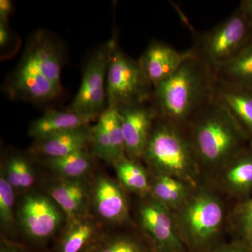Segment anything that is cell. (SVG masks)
I'll return each instance as SVG.
<instances>
[{
    "instance_id": "21",
    "label": "cell",
    "mask_w": 252,
    "mask_h": 252,
    "mask_svg": "<svg viewBox=\"0 0 252 252\" xmlns=\"http://www.w3.org/2000/svg\"><path fill=\"white\" fill-rule=\"evenodd\" d=\"M34 160V158L29 154L11 152L1 160L0 175L12 187L18 196L34 189L38 175Z\"/></svg>"
},
{
    "instance_id": "16",
    "label": "cell",
    "mask_w": 252,
    "mask_h": 252,
    "mask_svg": "<svg viewBox=\"0 0 252 252\" xmlns=\"http://www.w3.org/2000/svg\"><path fill=\"white\" fill-rule=\"evenodd\" d=\"M190 54V49L181 52L166 43L154 40L138 60L154 88L171 76Z\"/></svg>"
},
{
    "instance_id": "33",
    "label": "cell",
    "mask_w": 252,
    "mask_h": 252,
    "mask_svg": "<svg viewBox=\"0 0 252 252\" xmlns=\"http://www.w3.org/2000/svg\"><path fill=\"white\" fill-rule=\"evenodd\" d=\"M0 252H27L18 244L9 239L1 238Z\"/></svg>"
},
{
    "instance_id": "9",
    "label": "cell",
    "mask_w": 252,
    "mask_h": 252,
    "mask_svg": "<svg viewBox=\"0 0 252 252\" xmlns=\"http://www.w3.org/2000/svg\"><path fill=\"white\" fill-rule=\"evenodd\" d=\"M110 40L91 55L83 72L80 88L68 109L99 118L107 109V76Z\"/></svg>"
},
{
    "instance_id": "26",
    "label": "cell",
    "mask_w": 252,
    "mask_h": 252,
    "mask_svg": "<svg viewBox=\"0 0 252 252\" xmlns=\"http://www.w3.org/2000/svg\"><path fill=\"white\" fill-rule=\"evenodd\" d=\"M140 232L105 233L86 252H154Z\"/></svg>"
},
{
    "instance_id": "6",
    "label": "cell",
    "mask_w": 252,
    "mask_h": 252,
    "mask_svg": "<svg viewBox=\"0 0 252 252\" xmlns=\"http://www.w3.org/2000/svg\"><path fill=\"white\" fill-rule=\"evenodd\" d=\"M107 76V109L150 102L154 86L139 60L121 49L115 38L110 39Z\"/></svg>"
},
{
    "instance_id": "32",
    "label": "cell",
    "mask_w": 252,
    "mask_h": 252,
    "mask_svg": "<svg viewBox=\"0 0 252 252\" xmlns=\"http://www.w3.org/2000/svg\"><path fill=\"white\" fill-rule=\"evenodd\" d=\"M14 6L10 0L0 1V22L9 23V16L12 14Z\"/></svg>"
},
{
    "instance_id": "25",
    "label": "cell",
    "mask_w": 252,
    "mask_h": 252,
    "mask_svg": "<svg viewBox=\"0 0 252 252\" xmlns=\"http://www.w3.org/2000/svg\"><path fill=\"white\" fill-rule=\"evenodd\" d=\"M117 180L127 192L137 198L150 195V173L143 162L127 157L113 165Z\"/></svg>"
},
{
    "instance_id": "18",
    "label": "cell",
    "mask_w": 252,
    "mask_h": 252,
    "mask_svg": "<svg viewBox=\"0 0 252 252\" xmlns=\"http://www.w3.org/2000/svg\"><path fill=\"white\" fill-rule=\"evenodd\" d=\"M213 95L230 113L252 145V91L228 85L215 78Z\"/></svg>"
},
{
    "instance_id": "4",
    "label": "cell",
    "mask_w": 252,
    "mask_h": 252,
    "mask_svg": "<svg viewBox=\"0 0 252 252\" xmlns=\"http://www.w3.org/2000/svg\"><path fill=\"white\" fill-rule=\"evenodd\" d=\"M142 162L154 173L171 176L193 187L203 184L198 161L183 129L162 118L154 122Z\"/></svg>"
},
{
    "instance_id": "13",
    "label": "cell",
    "mask_w": 252,
    "mask_h": 252,
    "mask_svg": "<svg viewBox=\"0 0 252 252\" xmlns=\"http://www.w3.org/2000/svg\"><path fill=\"white\" fill-rule=\"evenodd\" d=\"M231 203L252 195V145L249 144L209 184Z\"/></svg>"
},
{
    "instance_id": "30",
    "label": "cell",
    "mask_w": 252,
    "mask_h": 252,
    "mask_svg": "<svg viewBox=\"0 0 252 252\" xmlns=\"http://www.w3.org/2000/svg\"><path fill=\"white\" fill-rule=\"evenodd\" d=\"M90 151L97 158L112 165V149L108 134L100 117L93 126Z\"/></svg>"
},
{
    "instance_id": "19",
    "label": "cell",
    "mask_w": 252,
    "mask_h": 252,
    "mask_svg": "<svg viewBox=\"0 0 252 252\" xmlns=\"http://www.w3.org/2000/svg\"><path fill=\"white\" fill-rule=\"evenodd\" d=\"M26 48L32 54L44 77L63 89L61 77L64 58L59 43L48 32L40 31L32 36Z\"/></svg>"
},
{
    "instance_id": "3",
    "label": "cell",
    "mask_w": 252,
    "mask_h": 252,
    "mask_svg": "<svg viewBox=\"0 0 252 252\" xmlns=\"http://www.w3.org/2000/svg\"><path fill=\"white\" fill-rule=\"evenodd\" d=\"M214 80L211 68L190 51L178 69L154 88L151 104L158 117L183 127L213 96Z\"/></svg>"
},
{
    "instance_id": "15",
    "label": "cell",
    "mask_w": 252,
    "mask_h": 252,
    "mask_svg": "<svg viewBox=\"0 0 252 252\" xmlns=\"http://www.w3.org/2000/svg\"><path fill=\"white\" fill-rule=\"evenodd\" d=\"M93 126L87 125L54 134L33 142L28 154L34 158L64 157L83 150H90Z\"/></svg>"
},
{
    "instance_id": "35",
    "label": "cell",
    "mask_w": 252,
    "mask_h": 252,
    "mask_svg": "<svg viewBox=\"0 0 252 252\" xmlns=\"http://www.w3.org/2000/svg\"><path fill=\"white\" fill-rule=\"evenodd\" d=\"M240 4L243 7L244 11H245V14H246L247 18H248L249 23H250L252 30V0L242 1Z\"/></svg>"
},
{
    "instance_id": "22",
    "label": "cell",
    "mask_w": 252,
    "mask_h": 252,
    "mask_svg": "<svg viewBox=\"0 0 252 252\" xmlns=\"http://www.w3.org/2000/svg\"><path fill=\"white\" fill-rule=\"evenodd\" d=\"M96 158L90 150H83L64 157L35 160L46 167L52 173L53 177L79 180L94 177L93 171Z\"/></svg>"
},
{
    "instance_id": "36",
    "label": "cell",
    "mask_w": 252,
    "mask_h": 252,
    "mask_svg": "<svg viewBox=\"0 0 252 252\" xmlns=\"http://www.w3.org/2000/svg\"><path fill=\"white\" fill-rule=\"evenodd\" d=\"M154 252H155V251H154Z\"/></svg>"
},
{
    "instance_id": "17",
    "label": "cell",
    "mask_w": 252,
    "mask_h": 252,
    "mask_svg": "<svg viewBox=\"0 0 252 252\" xmlns=\"http://www.w3.org/2000/svg\"><path fill=\"white\" fill-rule=\"evenodd\" d=\"M104 233V225L91 214L66 220L56 237L55 252H86Z\"/></svg>"
},
{
    "instance_id": "5",
    "label": "cell",
    "mask_w": 252,
    "mask_h": 252,
    "mask_svg": "<svg viewBox=\"0 0 252 252\" xmlns=\"http://www.w3.org/2000/svg\"><path fill=\"white\" fill-rule=\"evenodd\" d=\"M252 44V28L240 4L223 22L199 34L190 50L194 57L213 69Z\"/></svg>"
},
{
    "instance_id": "34",
    "label": "cell",
    "mask_w": 252,
    "mask_h": 252,
    "mask_svg": "<svg viewBox=\"0 0 252 252\" xmlns=\"http://www.w3.org/2000/svg\"><path fill=\"white\" fill-rule=\"evenodd\" d=\"M11 34L8 23L0 22V47L3 49L11 42Z\"/></svg>"
},
{
    "instance_id": "10",
    "label": "cell",
    "mask_w": 252,
    "mask_h": 252,
    "mask_svg": "<svg viewBox=\"0 0 252 252\" xmlns=\"http://www.w3.org/2000/svg\"><path fill=\"white\" fill-rule=\"evenodd\" d=\"M91 214L104 227L135 226L127 192L117 179L104 174L93 179Z\"/></svg>"
},
{
    "instance_id": "24",
    "label": "cell",
    "mask_w": 252,
    "mask_h": 252,
    "mask_svg": "<svg viewBox=\"0 0 252 252\" xmlns=\"http://www.w3.org/2000/svg\"><path fill=\"white\" fill-rule=\"evenodd\" d=\"M212 70L214 77L220 82L252 91V44Z\"/></svg>"
},
{
    "instance_id": "11",
    "label": "cell",
    "mask_w": 252,
    "mask_h": 252,
    "mask_svg": "<svg viewBox=\"0 0 252 252\" xmlns=\"http://www.w3.org/2000/svg\"><path fill=\"white\" fill-rule=\"evenodd\" d=\"M4 91L10 98L32 103L49 102L63 92L44 77L28 48L5 83Z\"/></svg>"
},
{
    "instance_id": "20",
    "label": "cell",
    "mask_w": 252,
    "mask_h": 252,
    "mask_svg": "<svg viewBox=\"0 0 252 252\" xmlns=\"http://www.w3.org/2000/svg\"><path fill=\"white\" fill-rule=\"evenodd\" d=\"M99 118L86 115L81 113L73 112L69 109L66 110H46L41 117L31 122L28 129V135L36 140L72 130L97 122Z\"/></svg>"
},
{
    "instance_id": "31",
    "label": "cell",
    "mask_w": 252,
    "mask_h": 252,
    "mask_svg": "<svg viewBox=\"0 0 252 252\" xmlns=\"http://www.w3.org/2000/svg\"><path fill=\"white\" fill-rule=\"evenodd\" d=\"M212 252H252L246 247L240 244L232 243L228 244H221L220 246L215 248Z\"/></svg>"
},
{
    "instance_id": "1",
    "label": "cell",
    "mask_w": 252,
    "mask_h": 252,
    "mask_svg": "<svg viewBox=\"0 0 252 252\" xmlns=\"http://www.w3.org/2000/svg\"><path fill=\"white\" fill-rule=\"evenodd\" d=\"M182 128L206 185L250 144L235 119L214 95Z\"/></svg>"
},
{
    "instance_id": "14",
    "label": "cell",
    "mask_w": 252,
    "mask_h": 252,
    "mask_svg": "<svg viewBox=\"0 0 252 252\" xmlns=\"http://www.w3.org/2000/svg\"><path fill=\"white\" fill-rule=\"evenodd\" d=\"M94 177L79 180L53 177L46 184L44 192L57 203L67 220L91 215Z\"/></svg>"
},
{
    "instance_id": "12",
    "label": "cell",
    "mask_w": 252,
    "mask_h": 252,
    "mask_svg": "<svg viewBox=\"0 0 252 252\" xmlns=\"http://www.w3.org/2000/svg\"><path fill=\"white\" fill-rule=\"evenodd\" d=\"M117 109L122 122L126 157L142 162L146 144L158 117L157 113L150 102L121 106Z\"/></svg>"
},
{
    "instance_id": "2",
    "label": "cell",
    "mask_w": 252,
    "mask_h": 252,
    "mask_svg": "<svg viewBox=\"0 0 252 252\" xmlns=\"http://www.w3.org/2000/svg\"><path fill=\"white\" fill-rule=\"evenodd\" d=\"M231 203L210 185L195 187L172 212L181 241L190 252H212L228 233Z\"/></svg>"
},
{
    "instance_id": "28",
    "label": "cell",
    "mask_w": 252,
    "mask_h": 252,
    "mask_svg": "<svg viewBox=\"0 0 252 252\" xmlns=\"http://www.w3.org/2000/svg\"><path fill=\"white\" fill-rule=\"evenodd\" d=\"M14 189L0 175V227L3 238H12L18 230Z\"/></svg>"
},
{
    "instance_id": "27",
    "label": "cell",
    "mask_w": 252,
    "mask_h": 252,
    "mask_svg": "<svg viewBox=\"0 0 252 252\" xmlns=\"http://www.w3.org/2000/svg\"><path fill=\"white\" fill-rule=\"evenodd\" d=\"M228 233L234 243L246 247L252 252V195L232 203L228 216Z\"/></svg>"
},
{
    "instance_id": "8",
    "label": "cell",
    "mask_w": 252,
    "mask_h": 252,
    "mask_svg": "<svg viewBox=\"0 0 252 252\" xmlns=\"http://www.w3.org/2000/svg\"><path fill=\"white\" fill-rule=\"evenodd\" d=\"M133 220L154 251L187 252L177 233L172 212L152 195L137 198Z\"/></svg>"
},
{
    "instance_id": "23",
    "label": "cell",
    "mask_w": 252,
    "mask_h": 252,
    "mask_svg": "<svg viewBox=\"0 0 252 252\" xmlns=\"http://www.w3.org/2000/svg\"><path fill=\"white\" fill-rule=\"evenodd\" d=\"M149 173L150 195L171 212L178 208L195 188L187 182L171 176L150 171Z\"/></svg>"
},
{
    "instance_id": "29",
    "label": "cell",
    "mask_w": 252,
    "mask_h": 252,
    "mask_svg": "<svg viewBox=\"0 0 252 252\" xmlns=\"http://www.w3.org/2000/svg\"><path fill=\"white\" fill-rule=\"evenodd\" d=\"M107 129L112 149V166L126 158L125 140L122 122L117 108L107 109L100 116Z\"/></svg>"
},
{
    "instance_id": "7",
    "label": "cell",
    "mask_w": 252,
    "mask_h": 252,
    "mask_svg": "<svg viewBox=\"0 0 252 252\" xmlns=\"http://www.w3.org/2000/svg\"><path fill=\"white\" fill-rule=\"evenodd\" d=\"M16 217L18 230L31 243L39 245L56 238L67 220L63 210L47 193L35 189L20 195Z\"/></svg>"
}]
</instances>
